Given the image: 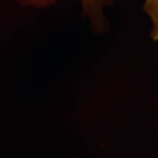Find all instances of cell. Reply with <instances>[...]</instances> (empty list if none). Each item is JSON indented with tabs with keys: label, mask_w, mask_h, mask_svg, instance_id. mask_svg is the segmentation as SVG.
I'll return each instance as SVG.
<instances>
[{
	"label": "cell",
	"mask_w": 158,
	"mask_h": 158,
	"mask_svg": "<svg viewBox=\"0 0 158 158\" xmlns=\"http://www.w3.org/2000/svg\"><path fill=\"white\" fill-rule=\"evenodd\" d=\"M142 10L151 22L150 39L154 42H158V0H144Z\"/></svg>",
	"instance_id": "obj_2"
},
{
	"label": "cell",
	"mask_w": 158,
	"mask_h": 158,
	"mask_svg": "<svg viewBox=\"0 0 158 158\" xmlns=\"http://www.w3.org/2000/svg\"><path fill=\"white\" fill-rule=\"evenodd\" d=\"M60 0H16L22 7L41 10L52 7ZM83 16L89 21L90 29L97 34H102L109 29L106 9L112 6L116 0H79Z\"/></svg>",
	"instance_id": "obj_1"
}]
</instances>
